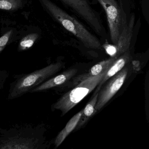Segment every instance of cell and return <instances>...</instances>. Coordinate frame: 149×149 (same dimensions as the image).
<instances>
[{"mask_svg":"<svg viewBox=\"0 0 149 149\" xmlns=\"http://www.w3.org/2000/svg\"><path fill=\"white\" fill-rule=\"evenodd\" d=\"M87 23L99 36L106 38L107 33L99 14L88 0H58Z\"/></svg>","mask_w":149,"mask_h":149,"instance_id":"cell-5","label":"cell"},{"mask_svg":"<svg viewBox=\"0 0 149 149\" xmlns=\"http://www.w3.org/2000/svg\"><path fill=\"white\" fill-rule=\"evenodd\" d=\"M99 91L96 90L95 93V94L94 95L93 98L88 103L85 108L83 109L81 118L76 127L77 130L83 126L89 118L93 116V115L96 113V111L95 110V106L97 101Z\"/></svg>","mask_w":149,"mask_h":149,"instance_id":"cell-13","label":"cell"},{"mask_svg":"<svg viewBox=\"0 0 149 149\" xmlns=\"http://www.w3.org/2000/svg\"><path fill=\"white\" fill-rule=\"evenodd\" d=\"M8 77V73L6 71L0 70V93L4 88L5 83Z\"/></svg>","mask_w":149,"mask_h":149,"instance_id":"cell-17","label":"cell"},{"mask_svg":"<svg viewBox=\"0 0 149 149\" xmlns=\"http://www.w3.org/2000/svg\"><path fill=\"white\" fill-rule=\"evenodd\" d=\"M77 72L76 69L68 70L58 75L48 79L30 91L29 93L42 92L61 86L74 76Z\"/></svg>","mask_w":149,"mask_h":149,"instance_id":"cell-9","label":"cell"},{"mask_svg":"<svg viewBox=\"0 0 149 149\" xmlns=\"http://www.w3.org/2000/svg\"><path fill=\"white\" fill-rule=\"evenodd\" d=\"M22 0H0V9L14 11L22 7Z\"/></svg>","mask_w":149,"mask_h":149,"instance_id":"cell-15","label":"cell"},{"mask_svg":"<svg viewBox=\"0 0 149 149\" xmlns=\"http://www.w3.org/2000/svg\"><path fill=\"white\" fill-rule=\"evenodd\" d=\"M130 54L129 50L117 58L106 70L102 80L97 87L96 90L100 91L101 87L106 81L121 71L130 61Z\"/></svg>","mask_w":149,"mask_h":149,"instance_id":"cell-10","label":"cell"},{"mask_svg":"<svg viewBox=\"0 0 149 149\" xmlns=\"http://www.w3.org/2000/svg\"><path fill=\"white\" fill-rule=\"evenodd\" d=\"M39 37V34L36 33L30 34L25 36L20 42L19 50L24 51L32 47Z\"/></svg>","mask_w":149,"mask_h":149,"instance_id":"cell-14","label":"cell"},{"mask_svg":"<svg viewBox=\"0 0 149 149\" xmlns=\"http://www.w3.org/2000/svg\"><path fill=\"white\" fill-rule=\"evenodd\" d=\"M40 1L53 18L67 31L75 36L85 47L92 49H102L99 40L74 17L50 0H40Z\"/></svg>","mask_w":149,"mask_h":149,"instance_id":"cell-2","label":"cell"},{"mask_svg":"<svg viewBox=\"0 0 149 149\" xmlns=\"http://www.w3.org/2000/svg\"><path fill=\"white\" fill-rule=\"evenodd\" d=\"M41 125L0 129V149H41L43 148Z\"/></svg>","mask_w":149,"mask_h":149,"instance_id":"cell-1","label":"cell"},{"mask_svg":"<svg viewBox=\"0 0 149 149\" xmlns=\"http://www.w3.org/2000/svg\"><path fill=\"white\" fill-rule=\"evenodd\" d=\"M96 1L103 8L106 14L111 40L115 45L127 22L123 10L116 0Z\"/></svg>","mask_w":149,"mask_h":149,"instance_id":"cell-6","label":"cell"},{"mask_svg":"<svg viewBox=\"0 0 149 149\" xmlns=\"http://www.w3.org/2000/svg\"><path fill=\"white\" fill-rule=\"evenodd\" d=\"M135 22V15H132L129 22L125 24L116 44L103 45L106 53L111 57H118L129 50Z\"/></svg>","mask_w":149,"mask_h":149,"instance_id":"cell-8","label":"cell"},{"mask_svg":"<svg viewBox=\"0 0 149 149\" xmlns=\"http://www.w3.org/2000/svg\"><path fill=\"white\" fill-rule=\"evenodd\" d=\"M118 57H111L109 59L102 61L94 65L87 73L82 74L75 77L73 81V85L76 86L78 84L89 77L95 76L105 71L111 64Z\"/></svg>","mask_w":149,"mask_h":149,"instance_id":"cell-11","label":"cell"},{"mask_svg":"<svg viewBox=\"0 0 149 149\" xmlns=\"http://www.w3.org/2000/svg\"><path fill=\"white\" fill-rule=\"evenodd\" d=\"M106 70L102 74L91 77L78 84L74 88L63 95L53 105L64 116L92 92L101 82Z\"/></svg>","mask_w":149,"mask_h":149,"instance_id":"cell-4","label":"cell"},{"mask_svg":"<svg viewBox=\"0 0 149 149\" xmlns=\"http://www.w3.org/2000/svg\"><path fill=\"white\" fill-rule=\"evenodd\" d=\"M128 74L127 68L122 70L114 76L99 91L97 101L95 106L96 111L100 110L112 98L123 86Z\"/></svg>","mask_w":149,"mask_h":149,"instance_id":"cell-7","label":"cell"},{"mask_svg":"<svg viewBox=\"0 0 149 149\" xmlns=\"http://www.w3.org/2000/svg\"><path fill=\"white\" fill-rule=\"evenodd\" d=\"M12 33L13 30H10L0 38V54L3 51L8 44Z\"/></svg>","mask_w":149,"mask_h":149,"instance_id":"cell-16","label":"cell"},{"mask_svg":"<svg viewBox=\"0 0 149 149\" xmlns=\"http://www.w3.org/2000/svg\"><path fill=\"white\" fill-rule=\"evenodd\" d=\"M63 67L62 63H51L29 74L18 75L10 84L8 100L22 96L56 74Z\"/></svg>","mask_w":149,"mask_h":149,"instance_id":"cell-3","label":"cell"},{"mask_svg":"<svg viewBox=\"0 0 149 149\" xmlns=\"http://www.w3.org/2000/svg\"><path fill=\"white\" fill-rule=\"evenodd\" d=\"M82 111L83 110L79 111L73 117L71 118L67 123L65 127L59 132L54 141V145L56 148L59 147L67 136L70 134V132L75 129L78 121L81 118Z\"/></svg>","mask_w":149,"mask_h":149,"instance_id":"cell-12","label":"cell"}]
</instances>
